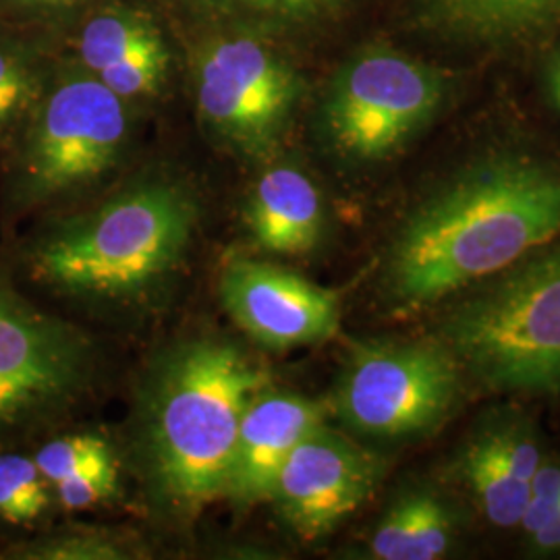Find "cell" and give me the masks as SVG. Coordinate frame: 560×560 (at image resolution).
<instances>
[{
	"label": "cell",
	"mask_w": 560,
	"mask_h": 560,
	"mask_svg": "<svg viewBox=\"0 0 560 560\" xmlns=\"http://www.w3.org/2000/svg\"><path fill=\"white\" fill-rule=\"evenodd\" d=\"M136 548L120 536L104 529H75L46 540L27 544L20 559L38 560H125L133 559Z\"/></svg>",
	"instance_id": "cell-20"
},
{
	"label": "cell",
	"mask_w": 560,
	"mask_h": 560,
	"mask_svg": "<svg viewBox=\"0 0 560 560\" xmlns=\"http://www.w3.org/2000/svg\"><path fill=\"white\" fill-rule=\"evenodd\" d=\"M108 451V442L94 434H71L42 444L34 453V460L40 467L44 478L50 481V486H57L59 481L73 476L85 463L101 457Z\"/></svg>",
	"instance_id": "cell-22"
},
{
	"label": "cell",
	"mask_w": 560,
	"mask_h": 560,
	"mask_svg": "<svg viewBox=\"0 0 560 560\" xmlns=\"http://www.w3.org/2000/svg\"><path fill=\"white\" fill-rule=\"evenodd\" d=\"M50 506V481L34 457L0 455V517L15 525L40 520Z\"/></svg>",
	"instance_id": "cell-18"
},
{
	"label": "cell",
	"mask_w": 560,
	"mask_h": 560,
	"mask_svg": "<svg viewBox=\"0 0 560 560\" xmlns=\"http://www.w3.org/2000/svg\"><path fill=\"white\" fill-rule=\"evenodd\" d=\"M548 90H550V98L555 102V106L560 110V55L552 62V67H550Z\"/></svg>",
	"instance_id": "cell-26"
},
{
	"label": "cell",
	"mask_w": 560,
	"mask_h": 560,
	"mask_svg": "<svg viewBox=\"0 0 560 560\" xmlns=\"http://www.w3.org/2000/svg\"><path fill=\"white\" fill-rule=\"evenodd\" d=\"M141 386V476L161 509L189 520L224 497L243 411L270 376L240 345L200 337L162 351Z\"/></svg>",
	"instance_id": "cell-2"
},
{
	"label": "cell",
	"mask_w": 560,
	"mask_h": 560,
	"mask_svg": "<svg viewBox=\"0 0 560 560\" xmlns=\"http://www.w3.org/2000/svg\"><path fill=\"white\" fill-rule=\"evenodd\" d=\"M198 222L200 201L185 180L143 177L44 233L30 270L73 300L141 305L179 275Z\"/></svg>",
	"instance_id": "cell-3"
},
{
	"label": "cell",
	"mask_w": 560,
	"mask_h": 560,
	"mask_svg": "<svg viewBox=\"0 0 560 560\" xmlns=\"http://www.w3.org/2000/svg\"><path fill=\"white\" fill-rule=\"evenodd\" d=\"M540 465L534 428L523 418L506 416L488 421L467 441L459 474L486 520L497 527H517Z\"/></svg>",
	"instance_id": "cell-13"
},
{
	"label": "cell",
	"mask_w": 560,
	"mask_h": 560,
	"mask_svg": "<svg viewBox=\"0 0 560 560\" xmlns=\"http://www.w3.org/2000/svg\"><path fill=\"white\" fill-rule=\"evenodd\" d=\"M560 509V460L546 463L541 460L532 486L525 513L521 517L520 527L529 536L540 529Z\"/></svg>",
	"instance_id": "cell-23"
},
{
	"label": "cell",
	"mask_w": 560,
	"mask_h": 560,
	"mask_svg": "<svg viewBox=\"0 0 560 560\" xmlns=\"http://www.w3.org/2000/svg\"><path fill=\"white\" fill-rule=\"evenodd\" d=\"M161 36L154 21L138 11L108 9L85 23L80 40L81 60L96 75Z\"/></svg>",
	"instance_id": "cell-16"
},
{
	"label": "cell",
	"mask_w": 560,
	"mask_h": 560,
	"mask_svg": "<svg viewBox=\"0 0 560 560\" xmlns=\"http://www.w3.org/2000/svg\"><path fill=\"white\" fill-rule=\"evenodd\" d=\"M129 136L127 101L96 75L44 88L18 148L13 203L27 210L92 185L119 164Z\"/></svg>",
	"instance_id": "cell-5"
},
{
	"label": "cell",
	"mask_w": 560,
	"mask_h": 560,
	"mask_svg": "<svg viewBox=\"0 0 560 560\" xmlns=\"http://www.w3.org/2000/svg\"><path fill=\"white\" fill-rule=\"evenodd\" d=\"M560 233V166L504 154L465 168L400 224L386 289L421 310L492 279Z\"/></svg>",
	"instance_id": "cell-1"
},
{
	"label": "cell",
	"mask_w": 560,
	"mask_h": 560,
	"mask_svg": "<svg viewBox=\"0 0 560 560\" xmlns=\"http://www.w3.org/2000/svg\"><path fill=\"white\" fill-rule=\"evenodd\" d=\"M382 469L374 453L320 423L280 465L268 501L301 540H320L372 497Z\"/></svg>",
	"instance_id": "cell-10"
},
{
	"label": "cell",
	"mask_w": 560,
	"mask_h": 560,
	"mask_svg": "<svg viewBox=\"0 0 560 560\" xmlns=\"http://www.w3.org/2000/svg\"><path fill=\"white\" fill-rule=\"evenodd\" d=\"M502 270L444 320L442 342L501 393H560V241Z\"/></svg>",
	"instance_id": "cell-4"
},
{
	"label": "cell",
	"mask_w": 560,
	"mask_h": 560,
	"mask_svg": "<svg viewBox=\"0 0 560 560\" xmlns=\"http://www.w3.org/2000/svg\"><path fill=\"white\" fill-rule=\"evenodd\" d=\"M527 538L538 552H560V509Z\"/></svg>",
	"instance_id": "cell-25"
},
{
	"label": "cell",
	"mask_w": 560,
	"mask_h": 560,
	"mask_svg": "<svg viewBox=\"0 0 560 560\" xmlns=\"http://www.w3.org/2000/svg\"><path fill=\"white\" fill-rule=\"evenodd\" d=\"M171 55L161 38L131 50L125 59L102 69L96 78L122 101L154 96L168 73Z\"/></svg>",
	"instance_id": "cell-19"
},
{
	"label": "cell",
	"mask_w": 560,
	"mask_h": 560,
	"mask_svg": "<svg viewBox=\"0 0 560 560\" xmlns=\"http://www.w3.org/2000/svg\"><path fill=\"white\" fill-rule=\"evenodd\" d=\"M324 421L318 400L266 386L243 411L224 497L240 506L268 501L280 465Z\"/></svg>",
	"instance_id": "cell-12"
},
{
	"label": "cell",
	"mask_w": 560,
	"mask_h": 560,
	"mask_svg": "<svg viewBox=\"0 0 560 560\" xmlns=\"http://www.w3.org/2000/svg\"><path fill=\"white\" fill-rule=\"evenodd\" d=\"M15 2L23 7H59L65 2H71V0H15Z\"/></svg>",
	"instance_id": "cell-27"
},
{
	"label": "cell",
	"mask_w": 560,
	"mask_h": 560,
	"mask_svg": "<svg viewBox=\"0 0 560 560\" xmlns=\"http://www.w3.org/2000/svg\"><path fill=\"white\" fill-rule=\"evenodd\" d=\"M90 339L11 291H0V434L48 420L90 388Z\"/></svg>",
	"instance_id": "cell-9"
},
{
	"label": "cell",
	"mask_w": 560,
	"mask_h": 560,
	"mask_svg": "<svg viewBox=\"0 0 560 560\" xmlns=\"http://www.w3.org/2000/svg\"><path fill=\"white\" fill-rule=\"evenodd\" d=\"M60 504L69 511H81L110 501L119 488V471L115 453L108 451L85 463L73 476L52 486Z\"/></svg>",
	"instance_id": "cell-21"
},
{
	"label": "cell",
	"mask_w": 560,
	"mask_h": 560,
	"mask_svg": "<svg viewBox=\"0 0 560 560\" xmlns=\"http://www.w3.org/2000/svg\"><path fill=\"white\" fill-rule=\"evenodd\" d=\"M203 127L247 161H268L300 98V80L270 42L231 32L203 42L194 60Z\"/></svg>",
	"instance_id": "cell-7"
},
{
	"label": "cell",
	"mask_w": 560,
	"mask_h": 560,
	"mask_svg": "<svg viewBox=\"0 0 560 560\" xmlns=\"http://www.w3.org/2000/svg\"><path fill=\"white\" fill-rule=\"evenodd\" d=\"M254 243L279 256L312 252L324 231V203L316 183L291 164L264 171L243 210Z\"/></svg>",
	"instance_id": "cell-14"
},
{
	"label": "cell",
	"mask_w": 560,
	"mask_h": 560,
	"mask_svg": "<svg viewBox=\"0 0 560 560\" xmlns=\"http://www.w3.org/2000/svg\"><path fill=\"white\" fill-rule=\"evenodd\" d=\"M444 83L428 65L388 50L349 60L322 104V127L347 161L395 154L441 106Z\"/></svg>",
	"instance_id": "cell-8"
},
{
	"label": "cell",
	"mask_w": 560,
	"mask_h": 560,
	"mask_svg": "<svg viewBox=\"0 0 560 560\" xmlns=\"http://www.w3.org/2000/svg\"><path fill=\"white\" fill-rule=\"evenodd\" d=\"M201 4L231 11V13H254L272 18H293L316 11L326 0H200Z\"/></svg>",
	"instance_id": "cell-24"
},
{
	"label": "cell",
	"mask_w": 560,
	"mask_h": 560,
	"mask_svg": "<svg viewBox=\"0 0 560 560\" xmlns=\"http://www.w3.org/2000/svg\"><path fill=\"white\" fill-rule=\"evenodd\" d=\"M459 386L460 363L444 342H363L342 368L335 411L368 439L402 441L436 428Z\"/></svg>",
	"instance_id": "cell-6"
},
{
	"label": "cell",
	"mask_w": 560,
	"mask_h": 560,
	"mask_svg": "<svg viewBox=\"0 0 560 560\" xmlns=\"http://www.w3.org/2000/svg\"><path fill=\"white\" fill-rule=\"evenodd\" d=\"M40 67L13 42H0V143L20 129L44 92Z\"/></svg>",
	"instance_id": "cell-17"
},
{
	"label": "cell",
	"mask_w": 560,
	"mask_h": 560,
	"mask_svg": "<svg viewBox=\"0 0 560 560\" xmlns=\"http://www.w3.org/2000/svg\"><path fill=\"white\" fill-rule=\"evenodd\" d=\"M219 289L226 314L268 349L314 345L339 330V295L275 264L229 261Z\"/></svg>",
	"instance_id": "cell-11"
},
{
	"label": "cell",
	"mask_w": 560,
	"mask_h": 560,
	"mask_svg": "<svg viewBox=\"0 0 560 560\" xmlns=\"http://www.w3.org/2000/svg\"><path fill=\"white\" fill-rule=\"evenodd\" d=\"M455 538V515L428 488L402 492L384 511L370 538V557L378 560L441 559Z\"/></svg>",
	"instance_id": "cell-15"
}]
</instances>
